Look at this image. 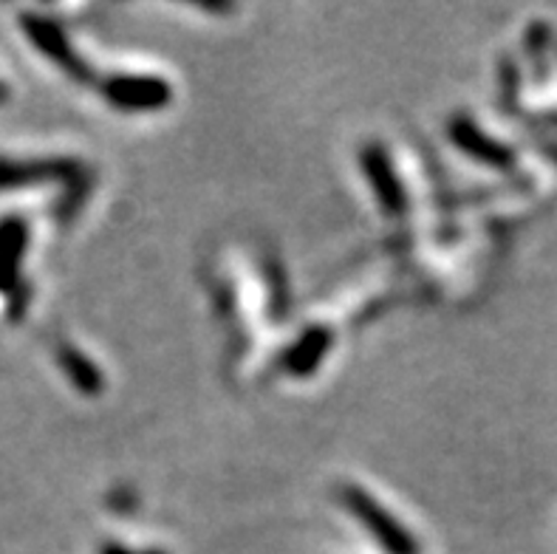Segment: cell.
<instances>
[{"label": "cell", "instance_id": "6da1fadb", "mask_svg": "<svg viewBox=\"0 0 557 554\" xmlns=\"http://www.w3.org/2000/svg\"><path fill=\"white\" fill-rule=\"evenodd\" d=\"M337 495L339 504L346 506L348 513L374 534V541L385 549V554H419L417 538L371 492L362 490L360 484H339Z\"/></svg>", "mask_w": 557, "mask_h": 554}, {"label": "cell", "instance_id": "7a4b0ae2", "mask_svg": "<svg viewBox=\"0 0 557 554\" xmlns=\"http://www.w3.org/2000/svg\"><path fill=\"white\" fill-rule=\"evenodd\" d=\"M21 26L28 40L35 42V49L49 57L51 63L60 71H65L74 83H94V71L88 65V60L83 54H77V49L71 46L69 35L51 17H46L40 12H23Z\"/></svg>", "mask_w": 557, "mask_h": 554}, {"label": "cell", "instance_id": "3957f363", "mask_svg": "<svg viewBox=\"0 0 557 554\" xmlns=\"http://www.w3.org/2000/svg\"><path fill=\"white\" fill-rule=\"evenodd\" d=\"M99 94L120 111H162L173 102V88L162 77L145 74H111L99 83Z\"/></svg>", "mask_w": 557, "mask_h": 554}, {"label": "cell", "instance_id": "277c9868", "mask_svg": "<svg viewBox=\"0 0 557 554\" xmlns=\"http://www.w3.org/2000/svg\"><path fill=\"white\" fill-rule=\"evenodd\" d=\"M83 164L74 159H0V189H28L40 184H79Z\"/></svg>", "mask_w": 557, "mask_h": 554}, {"label": "cell", "instance_id": "5b68a950", "mask_svg": "<svg viewBox=\"0 0 557 554\" xmlns=\"http://www.w3.org/2000/svg\"><path fill=\"white\" fill-rule=\"evenodd\" d=\"M360 164L368 184H371V189H374V196L376 201H380L382 212L391 218L405 216V210H408V196H405V184L399 182V176H396L388 150L382 148V145H376V141H371V145L362 148Z\"/></svg>", "mask_w": 557, "mask_h": 554}, {"label": "cell", "instance_id": "8992f818", "mask_svg": "<svg viewBox=\"0 0 557 554\" xmlns=\"http://www.w3.org/2000/svg\"><path fill=\"white\" fill-rule=\"evenodd\" d=\"M447 136H450V141L461 150V153H467L470 159H475V162L487 164V168L495 170L516 168V153H512L507 145H502V141H495L493 136L484 134V131H481L470 116H465V113L450 116V122H447Z\"/></svg>", "mask_w": 557, "mask_h": 554}, {"label": "cell", "instance_id": "52a82bcc", "mask_svg": "<svg viewBox=\"0 0 557 554\" xmlns=\"http://www.w3.org/2000/svg\"><path fill=\"white\" fill-rule=\"evenodd\" d=\"M28 226L23 218L0 221V295H12L21 286V263L26 258Z\"/></svg>", "mask_w": 557, "mask_h": 554}, {"label": "cell", "instance_id": "ba28073f", "mask_svg": "<svg viewBox=\"0 0 557 554\" xmlns=\"http://www.w3.org/2000/svg\"><path fill=\"white\" fill-rule=\"evenodd\" d=\"M332 345V331L325 329V325H311L283 352L281 368L289 377H311L320 368V362H323Z\"/></svg>", "mask_w": 557, "mask_h": 554}, {"label": "cell", "instance_id": "9c48e42d", "mask_svg": "<svg viewBox=\"0 0 557 554\" xmlns=\"http://www.w3.org/2000/svg\"><path fill=\"white\" fill-rule=\"evenodd\" d=\"M57 362H60V368H63L71 385H74V391H79L83 396H99V393L106 391V377H102V371L94 366L91 357H85L74 345H57Z\"/></svg>", "mask_w": 557, "mask_h": 554}, {"label": "cell", "instance_id": "30bf717a", "mask_svg": "<svg viewBox=\"0 0 557 554\" xmlns=\"http://www.w3.org/2000/svg\"><path fill=\"white\" fill-rule=\"evenodd\" d=\"M546 37H549V28H546L544 23H535V26L530 28V37H527V51H530L532 57H535L537 51H544Z\"/></svg>", "mask_w": 557, "mask_h": 554}, {"label": "cell", "instance_id": "8fae6325", "mask_svg": "<svg viewBox=\"0 0 557 554\" xmlns=\"http://www.w3.org/2000/svg\"><path fill=\"white\" fill-rule=\"evenodd\" d=\"M99 554H164V552H159V549H153V552H134V549H125L120 546V543H106V546L99 549Z\"/></svg>", "mask_w": 557, "mask_h": 554}, {"label": "cell", "instance_id": "7c38bea8", "mask_svg": "<svg viewBox=\"0 0 557 554\" xmlns=\"http://www.w3.org/2000/svg\"><path fill=\"white\" fill-rule=\"evenodd\" d=\"M9 99V88L3 83H0V106H3V102H7Z\"/></svg>", "mask_w": 557, "mask_h": 554}, {"label": "cell", "instance_id": "4fadbf2b", "mask_svg": "<svg viewBox=\"0 0 557 554\" xmlns=\"http://www.w3.org/2000/svg\"><path fill=\"white\" fill-rule=\"evenodd\" d=\"M549 156H552V162L557 164V148H549Z\"/></svg>", "mask_w": 557, "mask_h": 554}]
</instances>
